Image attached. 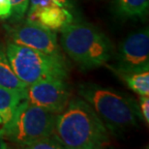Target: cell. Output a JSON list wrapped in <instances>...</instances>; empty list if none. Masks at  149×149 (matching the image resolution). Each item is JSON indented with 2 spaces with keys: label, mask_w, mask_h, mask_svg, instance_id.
I'll return each mask as SVG.
<instances>
[{
  "label": "cell",
  "mask_w": 149,
  "mask_h": 149,
  "mask_svg": "<svg viewBox=\"0 0 149 149\" xmlns=\"http://www.w3.org/2000/svg\"><path fill=\"white\" fill-rule=\"evenodd\" d=\"M54 134L68 149H99L109 143V130L82 98H71L56 115Z\"/></svg>",
  "instance_id": "cell-1"
},
{
  "label": "cell",
  "mask_w": 149,
  "mask_h": 149,
  "mask_svg": "<svg viewBox=\"0 0 149 149\" xmlns=\"http://www.w3.org/2000/svg\"><path fill=\"white\" fill-rule=\"evenodd\" d=\"M77 92L79 97L91 106L112 135L122 136L143 120L138 103L111 87L85 82L79 86Z\"/></svg>",
  "instance_id": "cell-2"
},
{
  "label": "cell",
  "mask_w": 149,
  "mask_h": 149,
  "mask_svg": "<svg viewBox=\"0 0 149 149\" xmlns=\"http://www.w3.org/2000/svg\"><path fill=\"white\" fill-rule=\"evenodd\" d=\"M61 47L83 71L107 64L113 52L107 35L96 26L83 22H73L61 31Z\"/></svg>",
  "instance_id": "cell-3"
},
{
  "label": "cell",
  "mask_w": 149,
  "mask_h": 149,
  "mask_svg": "<svg viewBox=\"0 0 149 149\" xmlns=\"http://www.w3.org/2000/svg\"><path fill=\"white\" fill-rule=\"evenodd\" d=\"M6 55L12 69L26 85L44 79L69 77V63L61 53H45L9 41Z\"/></svg>",
  "instance_id": "cell-4"
},
{
  "label": "cell",
  "mask_w": 149,
  "mask_h": 149,
  "mask_svg": "<svg viewBox=\"0 0 149 149\" xmlns=\"http://www.w3.org/2000/svg\"><path fill=\"white\" fill-rule=\"evenodd\" d=\"M56 113L22 100L13 117L0 129V138L16 143L19 147L52 135L54 133Z\"/></svg>",
  "instance_id": "cell-5"
},
{
  "label": "cell",
  "mask_w": 149,
  "mask_h": 149,
  "mask_svg": "<svg viewBox=\"0 0 149 149\" xmlns=\"http://www.w3.org/2000/svg\"><path fill=\"white\" fill-rule=\"evenodd\" d=\"M72 92L66 79H44L27 85L25 100L53 113H60L69 104Z\"/></svg>",
  "instance_id": "cell-6"
},
{
  "label": "cell",
  "mask_w": 149,
  "mask_h": 149,
  "mask_svg": "<svg viewBox=\"0 0 149 149\" xmlns=\"http://www.w3.org/2000/svg\"><path fill=\"white\" fill-rule=\"evenodd\" d=\"M142 70H149L148 28L133 32L121 42L117 52V64L113 68L116 74Z\"/></svg>",
  "instance_id": "cell-7"
},
{
  "label": "cell",
  "mask_w": 149,
  "mask_h": 149,
  "mask_svg": "<svg viewBox=\"0 0 149 149\" xmlns=\"http://www.w3.org/2000/svg\"><path fill=\"white\" fill-rule=\"evenodd\" d=\"M9 41L45 53H60L57 34L33 22H15L6 26Z\"/></svg>",
  "instance_id": "cell-8"
},
{
  "label": "cell",
  "mask_w": 149,
  "mask_h": 149,
  "mask_svg": "<svg viewBox=\"0 0 149 149\" xmlns=\"http://www.w3.org/2000/svg\"><path fill=\"white\" fill-rule=\"evenodd\" d=\"M26 20L52 31H62L74 22L70 8L59 5H45L28 9Z\"/></svg>",
  "instance_id": "cell-9"
},
{
  "label": "cell",
  "mask_w": 149,
  "mask_h": 149,
  "mask_svg": "<svg viewBox=\"0 0 149 149\" xmlns=\"http://www.w3.org/2000/svg\"><path fill=\"white\" fill-rule=\"evenodd\" d=\"M24 99L25 93L23 92L0 86V118L3 124L11 120L17 106Z\"/></svg>",
  "instance_id": "cell-10"
},
{
  "label": "cell",
  "mask_w": 149,
  "mask_h": 149,
  "mask_svg": "<svg viewBox=\"0 0 149 149\" xmlns=\"http://www.w3.org/2000/svg\"><path fill=\"white\" fill-rule=\"evenodd\" d=\"M0 86L25 93L27 85L20 80L9 63L5 47L0 46Z\"/></svg>",
  "instance_id": "cell-11"
},
{
  "label": "cell",
  "mask_w": 149,
  "mask_h": 149,
  "mask_svg": "<svg viewBox=\"0 0 149 149\" xmlns=\"http://www.w3.org/2000/svg\"><path fill=\"white\" fill-rule=\"evenodd\" d=\"M114 10L122 17H141L147 14L149 0H114Z\"/></svg>",
  "instance_id": "cell-12"
},
{
  "label": "cell",
  "mask_w": 149,
  "mask_h": 149,
  "mask_svg": "<svg viewBox=\"0 0 149 149\" xmlns=\"http://www.w3.org/2000/svg\"><path fill=\"white\" fill-rule=\"evenodd\" d=\"M127 86L139 96L149 95V70L117 74Z\"/></svg>",
  "instance_id": "cell-13"
},
{
  "label": "cell",
  "mask_w": 149,
  "mask_h": 149,
  "mask_svg": "<svg viewBox=\"0 0 149 149\" xmlns=\"http://www.w3.org/2000/svg\"><path fill=\"white\" fill-rule=\"evenodd\" d=\"M22 148H28V149H63L64 146L62 145L60 141L57 139L55 134L52 135L43 136L36 139V141L27 143Z\"/></svg>",
  "instance_id": "cell-14"
},
{
  "label": "cell",
  "mask_w": 149,
  "mask_h": 149,
  "mask_svg": "<svg viewBox=\"0 0 149 149\" xmlns=\"http://www.w3.org/2000/svg\"><path fill=\"white\" fill-rule=\"evenodd\" d=\"M12 8H13V15L10 19L12 23L20 22L28 10L29 0H10Z\"/></svg>",
  "instance_id": "cell-15"
},
{
  "label": "cell",
  "mask_w": 149,
  "mask_h": 149,
  "mask_svg": "<svg viewBox=\"0 0 149 149\" xmlns=\"http://www.w3.org/2000/svg\"><path fill=\"white\" fill-rule=\"evenodd\" d=\"M59 5L72 9L73 8V0H29L28 9H32L39 6L45 5Z\"/></svg>",
  "instance_id": "cell-16"
},
{
  "label": "cell",
  "mask_w": 149,
  "mask_h": 149,
  "mask_svg": "<svg viewBox=\"0 0 149 149\" xmlns=\"http://www.w3.org/2000/svg\"><path fill=\"white\" fill-rule=\"evenodd\" d=\"M13 15L10 0H0V20L10 19Z\"/></svg>",
  "instance_id": "cell-17"
},
{
  "label": "cell",
  "mask_w": 149,
  "mask_h": 149,
  "mask_svg": "<svg viewBox=\"0 0 149 149\" xmlns=\"http://www.w3.org/2000/svg\"><path fill=\"white\" fill-rule=\"evenodd\" d=\"M139 111L142 116V119L146 124L149 123V97L148 96H141L139 98Z\"/></svg>",
  "instance_id": "cell-18"
},
{
  "label": "cell",
  "mask_w": 149,
  "mask_h": 149,
  "mask_svg": "<svg viewBox=\"0 0 149 149\" xmlns=\"http://www.w3.org/2000/svg\"><path fill=\"white\" fill-rule=\"evenodd\" d=\"M9 148L8 143L2 138H0V149H7Z\"/></svg>",
  "instance_id": "cell-19"
},
{
  "label": "cell",
  "mask_w": 149,
  "mask_h": 149,
  "mask_svg": "<svg viewBox=\"0 0 149 149\" xmlns=\"http://www.w3.org/2000/svg\"><path fill=\"white\" fill-rule=\"evenodd\" d=\"M2 123V120H1V118H0V124H1Z\"/></svg>",
  "instance_id": "cell-20"
}]
</instances>
